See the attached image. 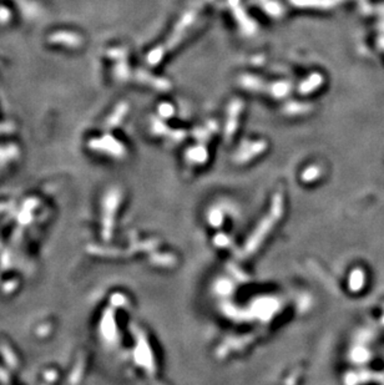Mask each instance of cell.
I'll list each match as a JSON object with an SVG mask.
<instances>
[{"instance_id": "1", "label": "cell", "mask_w": 384, "mask_h": 385, "mask_svg": "<svg viewBox=\"0 0 384 385\" xmlns=\"http://www.w3.org/2000/svg\"><path fill=\"white\" fill-rule=\"evenodd\" d=\"M50 40L54 43L65 44L69 46H77L81 44V39L73 33H58V34L53 35Z\"/></svg>"}]
</instances>
